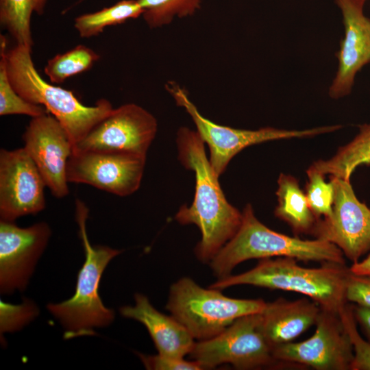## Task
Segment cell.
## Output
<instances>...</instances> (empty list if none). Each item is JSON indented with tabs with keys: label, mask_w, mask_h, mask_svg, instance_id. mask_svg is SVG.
I'll list each match as a JSON object with an SVG mask.
<instances>
[{
	"label": "cell",
	"mask_w": 370,
	"mask_h": 370,
	"mask_svg": "<svg viewBox=\"0 0 370 370\" xmlns=\"http://www.w3.org/2000/svg\"><path fill=\"white\" fill-rule=\"evenodd\" d=\"M178 160L195 175L192 204L182 206L175 216L182 225L194 224L201 238L195 248L197 258L210 263L221 249L236 234L243 214L227 200L205 151V143L197 131L186 127L177 133Z\"/></svg>",
	"instance_id": "obj_1"
},
{
	"label": "cell",
	"mask_w": 370,
	"mask_h": 370,
	"mask_svg": "<svg viewBox=\"0 0 370 370\" xmlns=\"http://www.w3.org/2000/svg\"><path fill=\"white\" fill-rule=\"evenodd\" d=\"M0 49L14 89L26 101L45 107L64 127L73 147L114 109L106 99L85 106L72 91L47 82L34 64L32 48L16 44L8 49L5 37L1 35Z\"/></svg>",
	"instance_id": "obj_2"
},
{
	"label": "cell",
	"mask_w": 370,
	"mask_h": 370,
	"mask_svg": "<svg viewBox=\"0 0 370 370\" xmlns=\"http://www.w3.org/2000/svg\"><path fill=\"white\" fill-rule=\"evenodd\" d=\"M296 260L289 257L260 259L253 269L220 278L209 287L221 290L252 285L296 292L308 296L321 308L339 314L347 302L345 286L349 267L345 264L324 262L321 267L306 268Z\"/></svg>",
	"instance_id": "obj_3"
},
{
	"label": "cell",
	"mask_w": 370,
	"mask_h": 370,
	"mask_svg": "<svg viewBox=\"0 0 370 370\" xmlns=\"http://www.w3.org/2000/svg\"><path fill=\"white\" fill-rule=\"evenodd\" d=\"M241 225L236 234L210 262L219 279L231 274L238 264L250 259L289 257L304 261L345 264L344 254L326 241L302 240L276 232L261 223L248 204L243 212Z\"/></svg>",
	"instance_id": "obj_4"
},
{
	"label": "cell",
	"mask_w": 370,
	"mask_h": 370,
	"mask_svg": "<svg viewBox=\"0 0 370 370\" xmlns=\"http://www.w3.org/2000/svg\"><path fill=\"white\" fill-rule=\"evenodd\" d=\"M88 210L76 201V220L83 243L85 260L78 272L74 295L47 308L63 327L64 338L92 336L95 329L109 325L114 319L113 310L106 307L99 294V286L108 263L122 251L108 246H92L88 240L86 221Z\"/></svg>",
	"instance_id": "obj_5"
},
{
	"label": "cell",
	"mask_w": 370,
	"mask_h": 370,
	"mask_svg": "<svg viewBox=\"0 0 370 370\" xmlns=\"http://www.w3.org/2000/svg\"><path fill=\"white\" fill-rule=\"evenodd\" d=\"M265 305L261 299L231 298L219 289H206L183 278L171 286L166 308L201 341L219 334L241 317L262 312Z\"/></svg>",
	"instance_id": "obj_6"
},
{
	"label": "cell",
	"mask_w": 370,
	"mask_h": 370,
	"mask_svg": "<svg viewBox=\"0 0 370 370\" xmlns=\"http://www.w3.org/2000/svg\"><path fill=\"white\" fill-rule=\"evenodd\" d=\"M166 88L191 117L196 131L208 146L210 162L218 176L224 173L230 160L243 149L267 141L311 137L338 130L341 125L319 127L304 130H287L271 127L256 130L236 129L217 124L201 114L189 99L185 90L178 84L170 82Z\"/></svg>",
	"instance_id": "obj_7"
},
{
	"label": "cell",
	"mask_w": 370,
	"mask_h": 370,
	"mask_svg": "<svg viewBox=\"0 0 370 370\" xmlns=\"http://www.w3.org/2000/svg\"><path fill=\"white\" fill-rule=\"evenodd\" d=\"M260 312L241 317L219 334L195 342L190 358L204 369L231 364L238 369H258L282 365L261 330Z\"/></svg>",
	"instance_id": "obj_8"
},
{
	"label": "cell",
	"mask_w": 370,
	"mask_h": 370,
	"mask_svg": "<svg viewBox=\"0 0 370 370\" xmlns=\"http://www.w3.org/2000/svg\"><path fill=\"white\" fill-rule=\"evenodd\" d=\"M314 334L298 343L273 348L282 365H299L317 370H351L354 349L339 314L321 308Z\"/></svg>",
	"instance_id": "obj_9"
},
{
	"label": "cell",
	"mask_w": 370,
	"mask_h": 370,
	"mask_svg": "<svg viewBox=\"0 0 370 370\" xmlns=\"http://www.w3.org/2000/svg\"><path fill=\"white\" fill-rule=\"evenodd\" d=\"M334 188L332 211L317 219L311 232L337 246L353 263L370 250V209L356 196L350 180L330 177Z\"/></svg>",
	"instance_id": "obj_10"
},
{
	"label": "cell",
	"mask_w": 370,
	"mask_h": 370,
	"mask_svg": "<svg viewBox=\"0 0 370 370\" xmlns=\"http://www.w3.org/2000/svg\"><path fill=\"white\" fill-rule=\"evenodd\" d=\"M146 157L122 152L73 150L67 162V180L120 197L128 196L140 186Z\"/></svg>",
	"instance_id": "obj_11"
},
{
	"label": "cell",
	"mask_w": 370,
	"mask_h": 370,
	"mask_svg": "<svg viewBox=\"0 0 370 370\" xmlns=\"http://www.w3.org/2000/svg\"><path fill=\"white\" fill-rule=\"evenodd\" d=\"M158 130L155 116L130 103L114 108L73 150L129 153L147 156Z\"/></svg>",
	"instance_id": "obj_12"
},
{
	"label": "cell",
	"mask_w": 370,
	"mask_h": 370,
	"mask_svg": "<svg viewBox=\"0 0 370 370\" xmlns=\"http://www.w3.org/2000/svg\"><path fill=\"white\" fill-rule=\"evenodd\" d=\"M46 184L23 147L0 150V218L14 222L46 206Z\"/></svg>",
	"instance_id": "obj_13"
},
{
	"label": "cell",
	"mask_w": 370,
	"mask_h": 370,
	"mask_svg": "<svg viewBox=\"0 0 370 370\" xmlns=\"http://www.w3.org/2000/svg\"><path fill=\"white\" fill-rule=\"evenodd\" d=\"M51 230L45 222L27 227L0 221V292L23 291L47 246Z\"/></svg>",
	"instance_id": "obj_14"
},
{
	"label": "cell",
	"mask_w": 370,
	"mask_h": 370,
	"mask_svg": "<svg viewBox=\"0 0 370 370\" xmlns=\"http://www.w3.org/2000/svg\"><path fill=\"white\" fill-rule=\"evenodd\" d=\"M23 140L51 193L58 199L66 197L69 193L67 162L73 147L62 125L48 113L32 118Z\"/></svg>",
	"instance_id": "obj_15"
},
{
	"label": "cell",
	"mask_w": 370,
	"mask_h": 370,
	"mask_svg": "<svg viewBox=\"0 0 370 370\" xmlns=\"http://www.w3.org/2000/svg\"><path fill=\"white\" fill-rule=\"evenodd\" d=\"M340 8L344 37L336 53L338 69L328 89L334 99L349 95L356 74L370 63V18L364 13L367 0H334Z\"/></svg>",
	"instance_id": "obj_16"
},
{
	"label": "cell",
	"mask_w": 370,
	"mask_h": 370,
	"mask_svg": "<svg viewBox=\"0 0 370 370\" xmlns=\"http://www.w3.org/2000/svg\"><path fill=\"white\" fill-rule=\"evenodd\" d=\"M134 298V306L121 307L120 313L145 326L158 354L175 358L189 354L195 341L187 328L172 315L169 317L157 310L147 296L136 293Z\"/></svg>",
	"instance_id": "obj_17"
},
{
	"label": "cell",
	"mask_w": 370,
	"mask_h": 370,
	"mask_svg": "<svg viewBox=\"0 0 370 370\" xmlns=\"http://www.w3.org/2000/svg\"><path fill=\"white\" fill-rule=\"evenodd\" d=\"M321 310L316 301L306 297L266 302L260 313L262 332L272 348L293 342L315 325Z\"/></svg>",
	"instance_id": "obj_18"
},
{
	"label": "cell",
	"mask_w": 370,
	"mask_h": 370,
	"mask_svg": "<svg viewBox=\"0 0 370 370\" xmlns=\"http://www.w3.org/2000/svg\"><path fill=\"white\" fill-rule=\"evenodd\" d=\"M278 206L275 215L288 223L295 234L311 233L317 221L298 180L281 173L278 180Z\"/></svg>",
	"instance_id": "obj_19"
},
{
	"label": "cell",
	"mask_w": 370,
	"mask_h": 370,
	"mask_svg": "<svg viewBox=\"0 0 370 370\" xmlns=\"http://www.w3.org/2000/svg\"><path fill=\"white\" fill-rule=\"evenodd\" d=\"M359 132L348 144L338 149L336 153L327 160L314 162L309 167L323 175L330 174L350 180L356 168L370 164V123L360 125Z\"/></svg>",
	"instance_id": "obj_20"
},
{
	"label": "cell",
	"mask_w": 370,
	"mask_h": 370,
	"mask_svg": "<svg viewBox=\"0 0 370 370\" xmlns=\"http://www.w3.org/2000/svg\"><path fill=\"white\" fill-rule=\"evenodd\" d=\"M47 0H0V23L16 44L32 48L31 18L42 14Z\"/></svg>",
	"instance_id": "obj_21"
},
{
	"label": "cell",
	"mask_w": 370,
	"mask_h": 370,
	"mask_svg": "<svg viewBox=\"0 0 370 370\" xmlns=\"http://www.w3.org/2000/svg\"><path fill=\"white\" fill-rule=\"evenodd\" d=\"M143 12L138 0H122L97 12L78 16L75 18L74 27L80 37L90 38L101 34L106 27L138 18Z\"/></svg>",
	"instance_id": "obj_22"
},
{
	"label": "cell",
	"mask_w": 370,
	"mask_h": 370,
	"mask_svg": "<svg viewBox=\"0 0 370 370\" xmlns=\"http://www.w3.org/2000/svg\"><path fill=\"white\" fill-rule=\"evenodd\" d=\"M100 56L92 49L79 45L47 61L44 72L51 83L62 84L66 79L89 70Z\"/></svg>",
	"instance_id": "obj_23"
},
{
	"label": "cell",
	"mask_w": 370,
	"mask_h": 370,
	"mask_svg": "<svg viewBox=\"0 0 370 370\" xmlns=\"http://www.w3.org/2000/svg\"><path fill=\"white\" fill-rule=\"evenodd\" d=\"M204 0H138L143 10L142 16L151 28L169 24L175 18L190 16Z\"/></svg>",
	"instance_id": "obj_24"
},
{
	"label": "cell",
	"mask_w": 370,
	"mask_h": 370,
	"mask_svg": "<svg viewBox=\"0 0 370 370\" xmlns=\"http://www.w3.org/2000/svg\"><path fill=\"white\" fill-rule=\"evenodd\" d=\"M47 113L45 107L26 101L14 89L8 78L3 51L0 49V115L24 114L34 118Z\"/></svg>",
	"instance_id": "obj_25"
},
{
	"label": "cell",
	"mask_w": 370,
	"mask_h": 370,
	"mask_svg": "<svg viewBox=\"0 0 370 370\" xmlns=\"http://www.w3.org/2000/svg\"><path fill=\"white\" fill-rule=\"evenodd\" d=\"M308 181L306 195L310 208L317 219L330 216L332 211L334 188L331 181L326 182L324 175L310 168L307 170Z\"/></svg>",
	"instance_id": "obj_26"
},
{
	"label": "cell",
	"mask_w": 370,
	"mask_h": 370,
	"mask_svg": "<svg viewBox=\"0 0 370 370\" xmlns=\"http://www.w3.org/2000/svg\"><path fill=\"white\" fill-rule=\"evenodd\" d=\"M339 316L353 345L354 359L351 370H370V343L360 336L356 328L352 306L346 304Z\"/></svg>",
	"instance_id": "obj_27"
},
{
	"label": "cell",
	"mask_w": 370,
	"mask_h": 370,
	"mask_svg": "<svg viewBox=\"0 0 370 370\" xmlns=\"http://www.w3.org/2000/svg\"><path fill=\"white\" fill-rule=\"evenodd\" d=\"M1 333L20 330L38 313L35 304L26 300L20 305H11L1 301Z\"/></svg>",
	"instance_id": "obj_28"
},
{
	"label": "cell",
	"mask_w": 370,
	"mask_h": 370,
	"mask_svg": "<svg viewBox=\"0 0 370 370\" xmlns=\"http://www.w3.org/2000/svg\"><path fill=\"white\" fill-rule=\"evenodd\" d=\"M347 301L370 308V275H356L349 270L346 286Z\"/></svg>",
	"instance_id": "obj_29"
},
{
	"label": "cell",
	"mask_w": 370,
	"mask_h": 370,
	"mask_svg": "<svg viewBox=\"0 0 370 370\" xmlns=\"http://www.w3.org/2000/svg\"><path fill=\"white\" fill-rule=\"evenodd\" d=\"M147 369L151 370H200L201 365L195 360L188 361L184 358H175L161 355L147 356L138 354Z\"/></svg>",
	"instance_id": "obj_30"
},
{
	"label": "cell",
	"mask_w": 370,
	"mask_h": 370,
	"mask_svg": "<svg viewBox=\"0 0 370 370\" xmlns=\"http://www.w3.org/2000/svg\"><path fill=\"white\" fill-rule=\"evenodd\" d=\"M353 313L356 321L370 343V308L358 305L352 306Z\"/></svg>",
	"instance_id": "obj_31"
},
{
	"label": "cell",
	"mask_w": 370,
	"mask_h": 370,
	"mask_svg": "<svg viewBox=\"0 0 370 370\" xmlns=\"http://www.w3.org/2000/svg\"><path fill=\"white\" fill-rule=\"evenodd\" d=\"M349 270L356 275H370V254L362 261L353 263Z\"/></svg>",
	"instance_id": "obj_32"
}]
</instances>
